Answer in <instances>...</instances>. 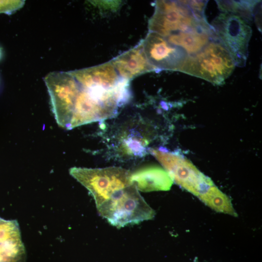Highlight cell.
<instances>
[{"label": "cell", "instance_id": "3957f363", "mask_svg": "<svg viewBox=\"0 0 262 262\" xmlns=\"http://www.w3.org/2000/svg\"><path fill=\"white\" fill-rule=\"evenodd\" d=\"M206 19L193 12L186 0H157L148 22L149 32L164 37L210 26Z\"/></svg>", "mask_w": 262, "mask_h": 262}, {"label": "cell", "instance_id": "9c48e42d", "mask_svg": "<svg viewBox=\"0 0 262 262\" xmlns=\"http://www.w3.org/2000/svg\"><path fill=\"white\" fill-rule=\"evenodd\" d=\"M110 61L119 77L128 81L142 74L157 70L147 57L143 40Z\"/></svg>", "mask_w": 262, "mask_h": 262}, {"label": "cell", "instance_id": "6da1fadb", "mask_svg": "<svg viewBox=\"0 0 262 262\" xmlns=\"http://www.w3.org/2000/svg\"><path fill=\"white\" fill-rule=\"evenodd\" d=\"M97 209L101 217L118 229L152 219L155 215L154 210L132 184Z\"/></svg>", "mask_w": 262, "mask_h": 262}, {"label": "cell", "instance_id": "e0dca14e", "mask_svg": "<svg viewBox=\"0 0 262 262\" xmlns=\"http://www.w3.org/2000/svg\"></svg>", "mask_w": 262, "mask_h": 262}, {"label": "cell", "instance_id": "ba28073f", "mask_svg": "<svg viewBox=\"0 0 262 262\" xmlns=\"http://www.w3.org/2000/svg\"><path fill=\"white\" fill-rule=\"evenodd\" d=\"M152 128L143 124L138 128H125L117 137L115 149L117 155L126 158L143 157L149 151L152 140Z\"/></svg>", "mask_w": 262, "mask_h": 262}, {"label": "cell", "instance_id": "30bf717a", "mask_svg": "<svg viewBox=\"0 0 262 262\" xmlns=\"http://www.w3.org/2000/svg\"><path fill=\"white\" fill-rule=\"evenodd\" d=\"M25 254L17 222L0 217V262H23Z\"/></svg>", "mask_w": 262, "mask_h": 262}, {"label": "cell", "instance_id": "5b68a950", "mask_svg": "<svg viewBox=\"0 0 262 262\" xmlns=\"http://www.w3.org/2000/svg\"><path fill=\"white\" fill-rule=\"evenodd\" d=\"M149 152L160 162L176 184L200 199L214 185L188 159L162 149L150 148Z\"/></svg>", "mask_w": 262, "mask_h": 262}, {"label": "cell", "instance_id": "9a60e30c", "mask_svg": "<svg viewBox=\"0 0 262 262\" xmlns=\"http://www.w3.org/2000/svg\"><path fill=\"white\" fill-rule=\"evenodd\" d=\"M23 3L21 1L0 0V13H10L21 7Z\"/></svg>", "mask_w": 262, "mask_h": 262}, {"label": "cell", "instance_id": "8fae6325", "mask_svg": "<svg viewBox=\"0 0 262 262\" xmlns=\"http://www.w3.org/2000/svg\"><path fill=\"white\" fill-rule=\"evenodd\" d=\"M82 86H99L106 88L115 87L122 78L111 62L97 66L69 71Z\"/></svg>", "mask_w": 262, "mask_h": 262}, {"label": "cell", "instance_id": "5bb4252c", "mask_svg": "<svg viewBox=\"0 0 262 262\" xmlns=\"http://www.w3.org/2000/svg\"><path fill=\"white\" fill-rule=\"evenodd\" d=\"M218 8L223 13H231L242 18L247 23L254 17L256 21L260 20V4L256 0H217Z\"/></svg>", "mask_w": 262, "mask_h": 262}, {"label": "cell", "instance_id": "277c9868", "mask_svg": "<svg viewBox=\"0 0 262 262\" xmlns=\"http://www.w3.org/2000/svg\"><path fill=\"white\" fill-rule=\"evenodd\" d=\"M69 173L88 190L94 199L96 208L132 184L131 172L120 167H74L70 169Z\"/></svg>", "mask_w": 262, "mask_h": 262}, {"label": "cell", "instance_id": "2e32d148", "mask_svg": "<svg viewBox=\"0 0 262 262\" xmlns=\"http://www.w3.org/2000/svg\"><path fill=\"white\" fill-rule=\"evenodd\" d=\"M93 3L95 4L99 7L102 8L104 10H115L120 6L121 4L120 1H93Z\"/></svg>", "mask_w": 262, "mask_h": 262}, {"label": "cell", "instance_id": "4fadbf2b", "mask_svg": "<svg viewBox=\"0 0 262 262\" xmlns=\"http://www.w3.org/2000/svg\"><path fill=\"white\" fill-rule=\"evenodd\" d=\"M164 37L171 44L181 48L189 55H192L202 50L216 36L210 25L172 33Z\"/></svg>", "mask_w": 262, "mask_h": 262}, {"label": "cell", "instance_id": "7c38bea8", "mask_svg": "<svg viewBox=\"0 0 262 262\" xmlns=\"http://www.w3.org/2000/svg\"><path fill=\"white\" fill-rule=\"evenodd\" d=\"M130 180L138 191L145 192L169 190L173 182L165 170L156 166H146L131 172Z\"/></svg>", "mask_w": 262, "mask_h": 262}, {"label": "cell", "instance_id": "52a82bcc", "mask_svg": "<svg viewBox=\"0 0 262 262\" xmlns=\"http://www.w3.org/2000/svg\"><path fill=\"white\" fill-rule=\"evenodd\" d=\"M143 43L147 59L157 70L180 71L189 55L181 48L154 32H148Z\"/></svg>", "mask_w": 262, "mask_h": 262}, {"label": "cell", "instance_id": "7a4b0ae2", "mask_svg": "<svg viewBox=\"0 0 262 262\" xmlns=\"http://www.w3.org/2000/svg\"><path fill=\"white\" fill-rule=\"evenodd\" d=\"M235 66L229 51L216 37L198 53L188 55L180 72L221 85Z\"/></svg>", "mask_w": 262, "mask_h": 262}, {"label": "cell", "instance_id": "8992f818", "mask_svg": "<svg viewBox=\"0 0 262 262\" xmlns=\"http://www.w3.org/2000/svg\"><path fill=\"white\" fill-rule=\"evenodd\" d=\"M211 25L218 39L229 51L235 65L244 66L252 35L248 23L237 15L223 13L213 19Z\"/></svg>", "mask_w": 262, "mask_h": 262}]
</instances>
